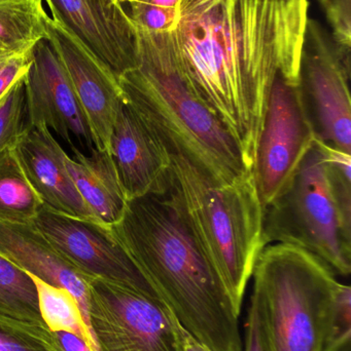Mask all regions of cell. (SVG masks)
I'll use <instances>...</instances> for the list:
<instances>
[{
    "label": "cell",
    "mask_w": 351,
    "mask_h": 351,
    "mask_svg": "<svg viewBox=\"0 0 351 351\" xmlns=\"http://www.w3.org/2000/svg\"><path fill=\"white\" fill-rule=\"evenodd\" d=\"M14 149L43 206L66 216L94 220L66 166L68 154L45 125H30Z\"/></svg>",
    "instance_id": "obj_15"
},
{
    "label": "cell",
    "mask_w": 351,
    "mask_h": 351,
    "mask_svg": "<svg viewBox=\"0 0 351 351\" xmlns=\"http://www.w3.org/2000/svg\"><path fill=\"white\" fill-rule=\"evenodd\" d=\"M47 40L61 60L76 97L90 123L98 149H109V137L124 102L119 82L72 36L49 16Z\"/></svg>",
    "instance_id": "obj_13"
},
{
    "label": "cell",
    "mask_w": 351,
    "mask_h": 351,
    "mask_svg": "<svg viewBox=\"0 0 351 351\" xmlns=\"http://www.w3.org/2000/svg\"><path fill=\"white\" fill-rule=\"evenodd\" d=\"M315 139L299 84L278 74L270 93L255 166L264 210L290 185Z\"/></svg>",
    "instance_id": "obj_9"
},
{
    "label": "cell",
    "mask_w": 351,
    "mask_h": 351,
    "mask_svg": "<svg viewBox=\"0 0 351 351\" xmlns=\"http://www.w3.org/2000/svg\"><path fill=\"white\" fill-rule=\"evenodd\" d=\"M43 204L16 158L14 146L0 152V222L32 225Z\"/></svg>",
    "instance_id": "obj_19"
},
{
    "label": "cell",
    "mask_w": 351,
    "mask_h": 351,
    "mask_svg": "<svg viewBox=\"0 0 351 351\" xmlns=\"http://www.w3.org/2000/svg\"><path fill=\"white\" fill-rule=\"evenodd\" d=\"M33 51L12 59L0 61V100L21 78L28 73L32 63Z\"/></svg>",
    "instance_id": "obj_27"
},
{
    "label": "cell",
    "mask_w": 351,
    "mask_h": 351,
    "mask_svg": "<svg viewBox=\"0 0 351 351\" xmlns=\"http://www.w3.org/2000/svg\"><path fill=\"white\" fill-rule=\"evenodd\" d=\"M306 250L270 243L253 268V293L269 351H329L340 282Z\"/></svg>",
    "instance_id": "obj_5"
},
{
    "label": "cell",
    "mask_w": 351,
    "mask_h": 351,
    "mask_svg": "<svg viewBox=\"0 0 351 351\" xmlns=\"http://www.w3.org/2000/svg\"><path fill=\"white\" fill-rule=\"evenodd\" d=\"M72 181L97 222L113 227L127 206V197L109 149L66 158Z\"/></svg>",
    "instance_id": "obj_17"
},
{
    "label": "cell",
    "mask_w": 351,
    "mask_h": 351,
    "mask_svg": "<svg viewBox=\"0 0 351 351\" xmlns=\"http://www.w3.org/2000/svg\"><path fill=\"white\" fill-rule=\"evenodd\" d=\"M30 276L36 288L39 313L45 325L52 332L74 334L84 339L92 351H98L94 336L87 326L73 295L65 289Z\"/></svg>",
    "instance_id": "obj_20"
},
{
    "label": "cell",
    "mask_w": 351,
    "mask_h": 351,
    "mask_svg": "<svg viewBox=\"0 0 351 351\" xmlns=\"http://www.w3.org/2000/svg\"><path fill=\"white\" fill-rule=\"evenodd\" d=\"M245 348L242 351H269L264 334L261 317L257 303L251 297L247 324H245Z\"/></svg>",
    "instance_id": "obj_28"
},
{
    "label": "cell",
    "mask_w": 351,
    "mask_h": 351,
    "mask_svg": "<svg viewBox=\"0 0 351 351\" xmlns=\"http://www.w3.org/2000/svg\"><path fill=\"white\" fill-rule=\"evenodd\" d=\"M88 289L98 351H185V330L160 299L101 278L90 280Z\"/></svg>",
    "instance_id": "obj_7"
},
{
    "label": "cell",
    "mask_w": 351,
    "mask_h": 351,
    "mask_svg": "<svg viewBox=\"0 0 351 351\" xmlns=\"http://www.w3.org/2000/svg\"><path fill=\"white\" fill-rule=\"evenodd\" d=\"M32 225L84 276L124 285L160 299L120 243L113 227L66 216L45 206Z\"/></svg>",
    "instance_id": "obj_10"
},
{
    "label": "cell",
    "mask_w": 351,
    "mask_h": 351,
    "mask_svg": "<svg viewBox=\"0 0 351 351\" xmlns=\"http://www.w3.org/2000/svg\"><path fill=\"white\" fill-rule=\"evenodd\" d=\"M319 3H321V8H324L325 12H328L330 8V3H331V0H319Z\"/></svg>",
    "instance_id": "obj_32"
},
{
    "label": "cell",
    "mask_w": 351,
    "mask_h": 351,
    "mask_svg": "<svg viewBox=\"0 0 351 351\" xmlns=\"http://www.w3.org/2000/svg\"><path fill=\"white\" fill-rule=\"evenodd\" d=\"M43 0H0V61L31 53L47 39Z\"/></svg>",
    "instance_id": "obj_18"
},
{
    "label": "cell",
    "mask_w": 351,
    "mask_h": 351,
    "mask_svg": "<svg viewBox=\"0 0 351 351\" xmlns=\"http://www.w3.org/2000/svg\"><path fill=\"white\" fill-rule=\"evenodd\" d=\"M144 1L160 8H177L181 0H144Z\"/></svg>",
    "instance_id": "obj_31"
},
{
    "label": "cell",
    "mask_w": 351,
    "mask_h": 351,
    "mask_svg": "<svg viewBox=\"0 0 351 351\" xmlns=\"http://www.w3.org/2000/svg\"><path fill=\"white\" fill-rule=\"evenodd\" d=\"M60 346L64 351H92L86 341L74 334L67 332H54Z\"/></svg>",
    "instance_id": "obj_29"
},
{
    "label": "cell",
    "mask_w": 351,
    "mask_h": 351,
    "mask_svg": "<svg viewBox=\"0 0 351 351\" xmlns=\"http://www.w3.org/2000/svg\"><path fill=\"white\" fill-rule=\"evenodd\" d=\"M0 351H64L45 325L0 315Z\"/></svg>",
    "instance_id": "obj_22"
},
{
    "label": "cell",
    "mask_w": 351,
    "mask_h": 351,
    "mask_svg": "<svg viewBox=\"0 0 351 351\" xmlns=\"http://www.w3.org/2000/svg\"><path fill=\"white\" fill-rule=\"evenodd\" d=\"M264 241L310 252L334 274L351 272V227L332 193L327 165L317 138L286 189L264 214Z\"/></svg>",
    "instance_id": "obj_6"
},
{
    "label": "cell",
    "mask_w": 351,
    "mask_h": 351,
    "mask_svg": "<svg viewBox=\"0 0 351 351\" xmlns=\"http://www.w3.org/2000/svg\"><path fill=\"white\" fill-rule=\"evenodd\" d=\"M109 152L127 200L163 194L170 188L168 152L125 101L111 130Z\"/></svg>",
    "instance_id": "obj_14"
},
{
    "label": "cell",
    "mask_w": 351,
    "mask_h": 351,
    "mask_svg": "<svg viewBox=\"0 0 351 351\" xmlns=\"http://www.w3.org/2000/svg\"><path fill=\"white\" fill-rule=\"evenodd\" d=\"M136 28L138 67L120 78L124 101L169 154H181L214 183L228 185L255 172L232 134L188 86L172 33Z\"/></svg>",
    "instance_id": "obj_3"
},
{
    "label": "cell",
    "mask_w": 351,
    "mask_h": 351,
    "mask_svg": "<svg viewBox=\"0 0 351 351\" xmlns=\"http://www.w3.org/2000/svg\"><path fill=\"white\" fill-rule=\"evenodd\" d=\"M332 27V35L338 45L350 49L351 0H331L326 12Z\"/></svg>",
    "instance_id": "obj_26"
},
{
    "label": "cell",
    "mask_w": 351,
    "mask_h": 351,
    "mask_svg": "<svg viewBox=\"0 0 351 351\" xmlns=\"http://www.w3.org/2000/svg\"><path fill=\"white\" fill-rule=\"evenodd\" d=\"M130 18L136 26L152 32H172L177 28V8H160L144 0H129Z\"/></svg>",
    "instance_id": "obj_25"
},
{
    "label": "cell",
    "mask_w": 351,
    "mask_h": 351,
    "mask_svg": "<svg viewBox=\"0 0 351 351\" xmlns=\"http://www.w3.org/2000/svg\"><path fill=\"white\" fill-rule=\"evenodd\" d=\"M57 20L119 82L138 67V32L120 0H45Z\"/></svg>",
    "instance_id": "obj_12"
},
{
    "label": "cell",
    "mask_w": 351,
    "mask_h": 351,
    "mask_svg": "<svg viewBox=\"0 0 351 351\" xmlns=\"http://www.w3.org/2000/svg\"><path fill=\"white\" fill-rule=\"evenodd\" d=\"M120 1H121L122 3H126V2L128 1V0H120Z\"/></svg>",
    "instance_id": "obj_33"
},
{
    "label": "cell",
    "mask_w": 351,
    "mask_h": 351,
    "mask_svg": "<svg viewBox=\"0 0 351 351\" xmlns=\"http://www.w3.org/2000/svg\"><path fill=\"white\" fill-rule=\"evenodd\" d=\"M169 154V152H168ZM171 189L200 249L220 276L237 311L264 241V210L255 172L218 185L181 154H169Z\"/></svg>",
    "instance_id": "obj_4"
},
{
    "label": "cell",
    "mask_w": 351,
    "mask_h": 351,
    "mask_svg": "<svg viewBox=\"0 0 351 351\" xmlns=\"http://www.w3.org/2000/svg\"><path fill=\"white\" fill-rule=\"evenodd\" d=\"M173 43L190 90L255 171L274 80L299 84L307 0H181Z\"/></svg>",
    "instance_id": "obj_1"
},
{
    "label": "cell",
    "mask_w": 351,
    "mask_h": 351,
    "mask_svg": "<svg viewBox=\"0 0 351 351\" xmlns=\"http://www.w3.org/2000/svg\"><path fill=\"white\" fill-rule=\"evenodd\" d=\"M113 229L188 334L210 351H242L240 311L200 249L171 186L128 200Z\"/></svg>",
    "instance_id": "obj_2"
},
{
    "label": "cell",
    "mask_w": 351,
    "mask_h": 351,
    "mask_svg": "<svg viewBox=\"0 0 351 351\" xmlns=\"http://www.w3.org/2000/svg\"><path fill=\"white\" fill-rule=\"evenodd\" d=\"M29 127L26 86L23 77L0 100V152L14 146Z\"/></svg>",
    "instance_id": "obj_23"
},
{
    "label": "cell",
    "mask_w": 351,
    "mask_h": 351,
    "mask_svg": "<svg viewBox=\"0 0 351 351\" xmlns=\"http://www.w3.org/2000/svg\"><path fill=\"white\" fill-rule=\"evenodd\" d=\"M0 254L30 276L69 291L91 330L88 286L92 278L78 271L33 225L0 222Z\"/></svg>",
    "instance_id": "obj_16"
},
{
    "label": "cell",
    "mask_w": 351,
    "mask_h": 351,
    "mask_svg": "<svg viewBox=\"0 0 351 351\" xmlns=\"http://www.w3.org/2000/svg\"><path fill=\"white\" fill-rule=\"evenodd\" d=\"M30 125H45L76 154L90 156L97 149L90 123L76 97L67 72L47 39L33 49L25 76Z\"/></svg>",
    "instance_id": "obj_11"
},
{
    "label": "cell",
    "mask_w": 351,
    "mask_h": 351,
    "mask_svg": "<svg viewBox=\"0 0 351 351\" xmlns=\"http://www.w3.org/2000/svg\"><path fill=\"white\" fill-rule=\"evenodd\" d=\"M128 1H129V0H128Z\"/></svg>",
    "instance_id": "obj_34"
},
{
    "label": "cell",
    "mask_w": 351,
    "mask_h": 351,
    "mask_svg": "<svg viewBox=\"0 0 351 351\" xmlns=\"http://www.w3.org/2000/svg\"><path fill=\"white\" fill-rule=\"evenodd\" d=\"M351 289L339 284L336 291L330 329L329 351H350Z\"/></svg>",
    "instance_id": "obj_24"
},
{
    "label": "cell",
    "mask_w": 351,
    "mask_h": 351,
    "mask_svg": "<svg viewBox=\"0 0 351 351\" xmlns=\"http://www.w3.org/2000/svg\"><path fill=\"white\" fill-rule=\"evenodd\" d=\"M183 341H185V351H210L185 331V335H183Z\"/></svg>",
    "instance_id": "obj_30"
},
{
    "label": "cell",
    "mask_w": 351,
    "mask_h": 351,
    "mask_svg": "<svg viewBox=\"0 0 351 351\" xmlns=\"http://www.w3.org/2000/svg\"><path fill=\"white\" fill-rule=\"evenodd\" d=\"M350 49L308 19L299 88L315 138L351 154Z\"/></svg>",
    "instance_id": "obj_8"
},
{
    "label": "cell",
    "mask_w": 351,
    "mask_h": 351,
    "mask_svg": "<svg viewBox=\"0 0 351 351\" xmlns=\"http://www.w3.org/2000/svg\"><path fill=\"white\" fill-rule=\"evenodd\" d=\"M0 315L45 325L32 278L0 254Z\"/></svg>",
    "instance_id": "obj_21"
}]
</instances>
